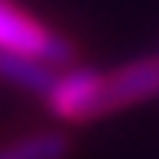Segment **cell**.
<instances>
[{
  "label": "cell",
  "mask_w": 159,
  "mask_h": 159,
  "mask_svg": "<svg viewBox=\"0 0 159 159\" xmlns=\"http://www.w3.org/2000/svg\"><path fill=\"white\" fill-rule=\"evenodd\" d=\"M0 53H13V57L57 66L73 57V47L53 30H47L37 17L20 10L13 0H0Z\"/></svg>",
  "instance_id": "obj_1"
},
{
  "label": "cell",
  "mask_w": 159,
  "mask_h": 159,
  "mask_svg": "<svg viewBox=\"0 0 159 159\" xmlns=\"http://www.w3.org/2000/svg\"><path fill=\"white\" fill-rule=\"evenodd\" d=\"M99 86H103L99 70L80 66L70 73H60L53 89L47 93V106L53 116L66 119V123H89V119H96Z\"/></svg>",
  "instance_id": "obj_3"
},
{
  "label": "cell",
  "mask_w": 159,
  "mask_h": 159,
  "mask_svg": "<svg viewBox=\"0 0 159 159\" xmlns=\"http://www.w3.org/2000/svg\"><path fill=\"white\" fill-rule=\"evenodd\" d=\"M159 96V53L139 57L133 63L103 73V86H99V103H96V119L109 116L116 109L136 106L143 99Z\"/></svg>",
  "instance_id": "obj_2"
},
{
  "label": "cell",
  "mask_w": 159,
  "mask_h": 159,
  "mask_svg": "<svg viewBox=\"0 0 159 159\" xmlns=\"http://www.w3.org/2000/svg\"><path fill=\"white\" fill-rule=\"evenodd\" d=\"M0 76L7 83H17V86L37 93V96L47 99V93L57 83V70L50 63H40V60H27V57H13V53H0Z\"/></svg>",
  "instance_id": "obj_4"
},
{
  "label": "cell",
  "mask_w": 159,
  "mask_h": 159,
  "mask_svg": "<svg viewBox=\"0 0 159 159\" xmlns=\"http://www.w3.org/2000/svg\"><path fill=\"white\" fill-rule=\"evenodd\" d=\"M66 136L63 133H37V136L17 139L0 149V159H63L66 156Z\"/></svg>",
  "instance_id": "obj_5"
}]
</instances>
